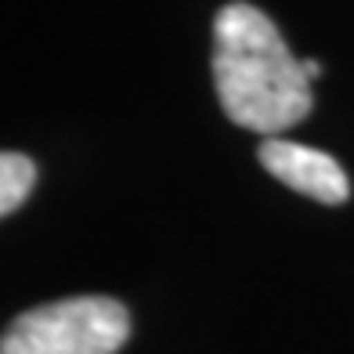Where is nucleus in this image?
<instances>
[{
	"mask_svg": "<svg viewBox=\"0 0 354 354\" xmlns=\"http://www.w3.org/2000/svg\"><path fill=\"white\" fill-rule=\"evenodd\" d=\"M214 87L235 127L275 138L311 112V76L275 22L246 0L214 15Z\"/></svg>",
	"mask_w": 354,
	"mask_h": 354,
	"instance_id": "1",
	"label": "nucleus"
},
{
	"mask_svg": "<svg viewBox=\"0 0 354 354\" xmlns=\"http://www.w3.org/2000/svg\"><path fill=\"white\" fill-rule=\"evenodd\" d=\"M131 311L112 297H66L22 311L0 336V354H116Z\"/></svg>",
	"mask_w": 354,
	"mask_h": 354,
	"instance_id": "2",
	"label": "nucleus"
},
{
	"mask_svg": "<svg viewBox=\"0 0 354 354\" xmlns=\"http://www.w3.org/2000/svg\"><path fill=\"white\" fill-rule=\"evenodd\" d=\"M257 159H261V167L275 181H282L286 188H293L315 203L340 206L351 196V181H347L344 167L329 152L311 149V145H297V141H286L275 134V138L261 141Z\"/></svg>",
	"mask_w": 354,
	"mask_h": 354,
	"instance_id": "3",
	"label": "nucleus"
},
{
	"mask_svg": "<svg viewBox=\"0 0 354 354\" xmlns=\"http://www.w3.org/2000/svg\"><path fill=\"white\" fill-rule=\"evenodd\" d=\"M37 185V163L22 152L0 156V214L11 217Z\"/></svg>",
	"mask_w": 354,
	"mask_h": 354,
	"instance_id": "4",
	"label": "nucleus"
},
{
	"mask_svg": "<svg viewBox=\"0 0 354 354\" xmlns=\"http://www.w3.org/2000/svg\"><path fill=\"white\" fill-rule=\"evenodd\" d=\"M304 73H308L311 80H318L322 76V62L318 58H308V62H304Z\"/></svg>",
	"mask_w": 354,
	"mask_h": 354,
	"instance_id": "5",
	"label": "nucleus"
}]
</instances>
